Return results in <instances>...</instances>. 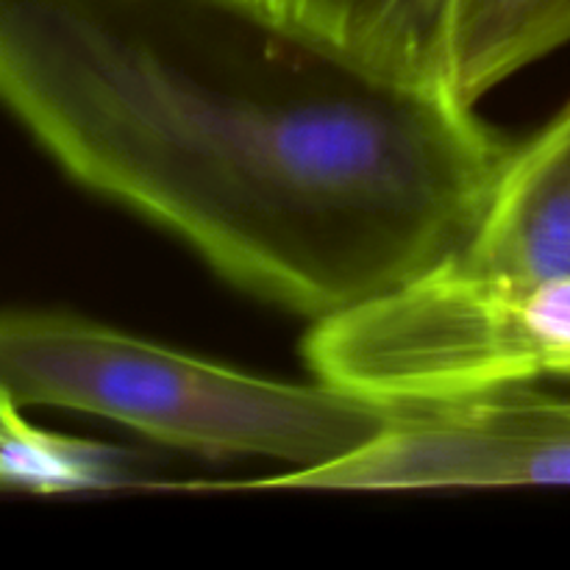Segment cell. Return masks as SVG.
Wrapping results in <instances>:
<instances>
[{
    "instance_id": "8",
    "label": "cell",
    "mask_w": 570,
    "mask_h": 570,
    "mask_svg": "<svg viewBox=\"0 0 570 570\" xmlns=\"http://www.w3.org/2000/svg\"><path fill=\"white\" fill-rule=\"evenodd\" d=\"M0 393V488L26 493H89L134 482L131 456L115 445L48 432Z\"/></svg>"
},
{
    "instance_id": "5",
    "label": "cell",
    "mask_w": 570,
    "mask_h": 570,
    "mask_svg": "<svg viewBox=\"0 0 570 570\" xmlns=\"http://www.w3.org/2000/svg\"><path fill=\"white\" fill-rule=\"evenodd\" d=\"M451 259L521 284L570 278V100L510 150Z\"/></svg>"
},
{
    "instance_id": "6",
    "label": "cell",
    "mask_w": 570,
    "mask_h": 570,
    "mask_svg": "<svg viewBox=\"0 0 570 570\" xmlns=\"http://www.w3.org/2000/svg\"><path fill=\"white\" fill-rule=\"evenodd\" d=\"M289 26L360 65L451 95V39L460 0H259ZM456 100V98H454Z\"/></svg>"
},
{
    "instance_id": "1",
    "label": "cell",
    "mask_w": 570,
    "mask_h": 570,
    "mask_svg": "<svg viewBox=\"0 0 570 570\" xmlns=\"http://www.w3.org/2000/svg\"><path fill=\"white\" fill-rule=\"evenodd\" d=\"M0 106L72 181L312 323L449 256L512 150L259 0H0Z\"/></svg>"
},
{
    "instance_id": "3",
    "label": "cell",
    "mask_w": 570,
    "mask_h": 570,
    "mask_svg": "<svg viewBox=\"0 0 570 570\" xmlns=\"http://www.w3.org/2000/svg\"><path fill=\"white\" fill-rule=\"evenodd\" d=\"M312 376L390 410L570 376V278L521 284L451 256L312 323Z\"/></svg>"
},
{
    "instance_id": "4",
    "label": "cell",
    "mask_w": 570,
    "mask_h": 570,
    "mask_svg": "<svg viewBox=\"0 0 570 570\" xmlns=\"http://www.w3.org/2000/svg\"><path fill=\"white\" fill-rule=\"evenodd\" d=\"M570 484V401L527 387L401 410L379 438L328 465L245 488L415 490Z\"/></svg>"
},
{
    "instance_id": "2",
    "label": "cell",
    "mask_w": 570,
    "mask_h": 570,
    "mask_svg": "<svg viewBox=\"0 0 570 570\" xmlns=\"http://www.w3.org/2000/svg\"><path fill=\"white\" fill-rule=\"evenodd\" d=\"M0 393L106 417L156 443L312 471L354 454L401 410L284 382L50 309L0 312Z\"/></svg>"
},
{
    "instance_id": "7",
    "label": "cell",
    "mask_w": 570,
    "mask_h": 570,
    "mask_svg": "<svg viewBox=\"0 0 570 570\" xmlns=\"http://www.w3.org/2000/svg\"><path fill=\"white\" fill-rule=\"evenodd\" d=\"M566 45L570 0H460L451 39V98L473 106Z\"/></svg>"
}]
</instances>
